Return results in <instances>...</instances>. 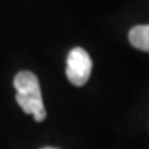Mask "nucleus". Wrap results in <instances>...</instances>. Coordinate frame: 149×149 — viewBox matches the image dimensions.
<instances>
[{
    "mask_svg": "<svg viewBox=\"0 0 149 149\" xmlns=\"http://www.w3.org/2000/svg\"><path fill=\"white\" fill-rule=\"evenodd\" d=\"M131 46L142 51H149V25H137L128 33Z\"/></svg>",
    "mask_w": 149,
    "mask_h": 149,
    "instance_id": "7ed1b4c3",
    "label": "nucleus"
},
{
    "mask_svg": "<svg viewBox=\"0 0 149 149\" xmlns=\"http://www.w3.org/2000/svg\"><path fill=\"white\" fill-rule=\"evenodd\" d=\"M14 87L17 90L15 100L25 113L35 117L36 122H43L47 112L43 104L40 84L36 74L29 70H21L14 77Z\"/></svg>",
    "mask_w": 149,
    "mask_h": 149,
    "instance_id": "f257e3e1",
    "label": "nucleus"
},
{
    "mask_svg": "<svg viewBox=\"0 0 149 149\" xmlns=\"http://www.w3.org/2000/svg\"><path fill=\"white\" fill-rule=\"evenodd\" d=\"M93 61L88 53L81 47L72 48L66 58V77L76 87L84 86L90 79Z\"/></svg>",
    "mask_w": 149,
    "mask_h": 149,
    "instance_id": "f03ea898",
    "label": "nucleus"
},
{
    "mask_svg": "<svg viewBox=\"0 0 149 149\" xmlns=\"http://www.w3.org/2000/svg\"><path fill=\"white\" fill-rule=\"evenodd\" d=\"M42 149H57V148H51V146H47V148H42Z\"/></svg>",
    "mask_w": 149,
    "mask_h": 149,
    "instance_id": "20e7f679",
    "label": "nucleus"
}]
</instances>
